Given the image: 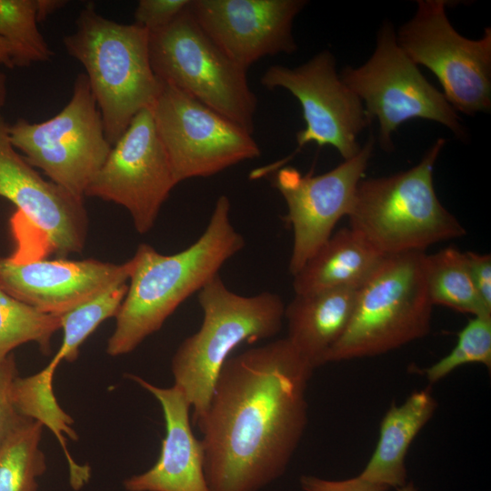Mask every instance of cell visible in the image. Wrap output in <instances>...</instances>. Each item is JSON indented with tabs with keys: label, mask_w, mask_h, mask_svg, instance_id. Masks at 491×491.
I'll use <instances>...</instances> for the list:
<instances>
[{
	"label": "cell",
	"mask_w": 491,
	"mask_h": 491,
	"mask_svg": "<svg viewBox=\"0 0 491 491\" xmlns=\"http://www.w3.org/2000/svg\"><path fill=\"white\" fill-rule=\"evenodd\" d=\"M200 328L175 350L171 371L193 407L195 423L205 413L216 378L232 352L243 343L272 338L281 330L285 304L272 292L238 295L216 276L198 292Z\"/></svg>",
	"instance_id": "5b68a950"
},
{
	"label": "cell",
	"mask_w": 491,
	"mask_h": 491,
	"mask_svg": "<svg viewBox=\"0 0 491 491\" xmlns=\"http://www.w3.org/2000/svg\"><path fill=\"white\" fill-rule=\"evenodd\" d=\"M148 33L151 67L161 82L254 133L257 100L247 70L209 38L187 8L168 25Z\"/></svg>",
	"instance_id": "52a82bcc"
},
{
	"label": "cell",
	"mask_w": 491,
	"mask_h": 491,
	"mask_svg": "<svg viewBox=\"0 0 491 491\" xmlns=\"http://www.w3.org/2000/svg\"><path fill=\"white\" fill-rule=\"evenodd\" d=\"M229 214L230 201L222 195L204 233L187 248L163 255L146 244L137 247L127 292L107 340V355L118 356L135 350L243 249L245 239L232 225Z\"/></svg>",
	"instance_id": "7a4b0ae2"
},
{
	"label": "cell",
	"mask_w": 491,
	"mask_h": 491,
	"mask_svg": "<svg viewBox=\"0 0 491 491\" xmlns=\"http://www.w3.org/2000/svg\"><path fill=\"white\" fill-rule=\"evenodd\" d=\"M304 0H190L188 11L209 38L247 70L259 59L297 49L293 22Z\"/></svg>",
	"instance_id": "2e32d148"
},
{
	"label": "cell",
	"mask_w": 491,
	"mask_h": 491,
	"mask_svg": "<svg viewBox=\"0 0 491 491\" xmlns=\"http://www.w3.org/2000/svg\"><path fill=\"white\" fill-rule=\"evenodd\" d=\"M374 145L371 135L356 155L319 175H302L290 166L276 173L274 185L286 203L285 220L294 233L288 266L293 276L333 235L336 223L349 215Z\"/></svg>",
	"instance_id": "9a60e30c"
},
{
	"label": "cell",
	"mask_w": 491,
	"mask_h": 491,
	"mask_svg": "<svg viewBox=\"0 0 491 491\" xmlns=\"http://www.w3.org/2000/svg\"><path fill=\"white\" fill-rule=\"evenodd\" d=\"M60 328V316L40 312L0 287V362L29 342L48 354L52 336Z\"/></svg>",
	"instance_id": "d4e9b609"
},
{
	"label": "cell",
	"mask_w": 491,
	"mask_h": 491,
	"mask_svg": "<svg viewBox=\"0 0 491 491\" xmlns=\"http://www.w3.org/2000/svg\"><path fill=\"white\" fill-rule=\"evenodd\" d=\"M127 377L148 391L159 402L165 424L157 461L148 470L124 480L126 491H210L205 474L201 440L192 430L191 405L176 386H156L144 378Z\"/></svg>",
	"instance_id": "ac0fdd59"
},
{
	"label": "cell",
	"mask_w": 491,
	"mask_h": 491,
	"mask_svg": "<svg viewBox=\"0 0 491 491\" xmlns=\"http://www.w3.org/2000/svg\"><path fill=\"white\" fill-rule=\"evenodd\" d=\"M425 252L386 256L357 289L347 328L326 357L330 362L380 356L430 333Z\"/></svg>",
	"instance_id": "8992f818"
},
{
	"label": "cell",
	"mask_w": 491,
	"mask_h": 491,
	"mask_svg": "<svg viewBox=\"0 0 491 491\" xmlns=\"http://www.w3.org/2000/svg\"><path fill=\"white\" fill-rule=\"evenodd\" d=\"M44 426L29 420L0 451V491H37V478L46 470L40 447Z\"/></svg>",
	"instance_id": "cb8c5ba5"
},
{
	"label": "cell",
	"mask_w": 491,
	"mask_h": 491,
	"mask_svg": "<svg viewBox=\"0 0 491 491\" xmlns=\"http://www.w3.org/2000/svg\"><path fill=\"white\" fill-rule=\"evenodd\" d=\"M8 132L33 167L82 198L112 148L85 74L76 76L72 96L58 114L40 123L19 118Z\"/></svg>",
	"instance_id": "30bf717a"
},
{
	"label": "cell",
	"mask_w": 491,
	"mask_h": 491,
	"mask_svg": "<svg viewBox=\"0 0 491 491\" xmlns=\"http://www.w3.org/2000/svg\"><path fill=\"white\" fill-rule=\"evenodd\" d=\"M127 286L126 282L115 284L60 316L63 340L49 366L56 369L61 361L77 358L81 345L96 327L105 319L115 317Z\"/></svg>",
	"instance_id": "603a6c76"
},
{
	"label": "cell",
	"mask_w": 491,
	"mask_h": 491,
	"mask_svg": "<svg viewBox=\"0 0 491 491\" xmlns=\"http://www.w3.org/2000/svg\"><path fill=\"white\" fill-rule=\"evenodd\" d=\"M396 491H417L413 482H407L405 486L396 489Z\"/></svg>",
	"instance_id": "e575fe53"
},
{
	"label": "cell",
	"mask_w": 491,
	"mask_h": 491,
	"mask_svg": "<svg viewBox=\"0 0 491 491\" xmlns=\"http://www.w3.org/2000/svg\"><path fill=\"white\" fill-rule=\"evenodd\" d=\"M8 127L0 115V196L16 207L11 220L16 249L10 257L27 261L80 253L87 233L83 198L44 179L13 146Z\"/></svg>",
	"instance_id": "ba28073f"
},
{
	"label": "cell",
	"mask_w": 491,
	"mask_h": 491,
	"mask_svg": "<svg viewBox=\"0 0 491 491\" xmlns=\"http://www.w3.org/2000/svg\"><path fill=\"white\" fill-rule=\"evenodd\" d=\"M446 1L419 0L415 15L398 30L396 41L417 65L438 79L456 111L469 115L491 108V28L482 38L459 35L446 13Z\"/></svg>",
	"instance_id": "8fae6325"
},
{
	"label": "cell",
	"mask_w": 491,
	"mask_h": 491,
	"mask_svg": "<svg viewBox=\"0 0 491 491\" xmlns=\"http://www.w3.org/2000/svg\"><path fill=\"white\" fill-rule=\"evenodd\" d=\"M190 0H140L135 10V23L148 32L172 23L188 6Z\"/></svg>",
	"instance_id": "f1b7e54d"
},
{
	"label": "cell",
	"mask_w": 491,
	"mask_h": 491,
	"mask_svg": "<svg viewBox=\"0 0 491 491\" xmlns=\"http://www.w3.org/2000/svg\"><path fill=\"white\" fill-rule=\"evenodd\" d=\"M133 258L113 264L96 259L0 257V287L40 312L62 316L109 286L129 280Z\"/></svg>",
	"instance_id": "e0dca14e"
},
{
	"label": "cell",
	"mask_w": 491,
	"mask_h": 491,
	"mask_svg": "<svg viewBox=\"0 0 491 491\" xmlns=\"http://www.w3.org/2000/svg\"><path fill=\"white\" fill-rule=\"evenodd\" d=\"M445 143L438 138L408 170L359 182L347 215L349 227L380 255L425 252L436 243L466 235L433 185L435 163Z\"/></svg>",
	"instance_id": "277c9868"
},
{
	"label": "cell",
	"mask_w": 491,
	"mask_h": 491,
	"mask_svg": "<svg viewBox=\"0 0 491 491\" xmlns=\"http://www.w3.org/2000/svg\"><path fill=\"white\" fill-rule=\"evenodd\" d=\"M425 278L433 306L438 305L473 316H491L471 280L465 253L453 246L426 253Z\"/></svg>",
	"instance_id": "7402d4cb"
},
{
	"label": "cell",
	"mask_w": 491,
	"mask_h": 491,
	"mask_svg": "<svg viewBox=\"0 0 491 491\" xmlns=\"http://www.w3.org/2000/svg\"><path fill=\"white\" fill-rule=\"evenodd\" d=\"M340 77L364 103L370 122L379 123V143L392 150L391 135L405 122L426 119L439 123L464 137L460 117L442 92L421 74L398 45L388 21L381 25L373 55L361 66L345 67Z\"/></svg>",
	"instance_id": "9c48e42d"
},
{
	"label": "cell",
	"mask_w": 491,
	"mask_h": 491,
	"mask_svg": "<svg viewBox=\"0 0 491 491\" xmlns=\"http://www.w3.org/2000/svg\"><path fill=\"white\" fill-rule=\"evenodd\" d=\"M304 491H388L384 486L368 482L358 476L342 479L330 480L313 475H303L299 479Z\"/></svg>",
	"instance_id": "f546056e"
},
{
	"label": "cell",
	"mask_w": 491,
	"mask_h": 491,
	"mask_svg": "<svg viewBox=\"0 0 491 491\" xmlns=\"http://www.w3.org/2000/svg\"><path fill=\"white\" fill-rule=\"evenodd\" d=\"M18 376L16 364L11 354L0 362V451L10 437L29 418L22 416L13 399V385Z\"/></svg>",
	"instance_id": "83f0119b"
},
{
	"label": "cell",
	"mask_w": 491,
	"mask_h": 491,
	"mask_svg": "<svg viewBox=\"0 0 491 491\" xmlns=\"http://www.w3.org/2000/svg\"><path fill=\"white\" fill-rule=\"evenodd\" d=\"M467 364H482L491 367V316H473L458 332L453 349L425 370L433 385L456 368Z\"/></svg>",
	"instance_id": "4316f807"
},
{
	"label": "cell",
	"mask_w": 491,
	"mask_h": 491,
	"mask_svg": "<svg viewBox=\"0 0 491 491\" xmlns=\"http://www.w3.org/2000/svg\"><path fill=\"white\" fill-rule=\"evenodd\" d=\"M64 0H36L37 22L45 20L48 15L65 5Z\"/></svg>",
	"instance_id": "1f68e13d"
},
{
	"label": "cell",
	"mask_w": 491,
	"mask_h": 491,
	"mask_svg": "<svg viewBox=\"0 0 491 491\" xmlns=\"http://www.w3.org/2000/svg\"><path fill=\"white\" fill-rule=\"evenodd\" d=\"M7 96V88H6V76L0 70V108L3 107L5 104Z\"/></svg>",
	"instance_id": "836d02e7"
},
{
	"label": "cell",
	"mask_w": 491,
	"mask_h": 491,
	"mask_svg": "<svg viewBox=\"0 0 491 491\" xmlns=\"http://www.w3.org/2000/svg\"><path fill=\"white\" fill-rule=\"evenodd\" d=\"M150 108L177 184L261 155L253 134L170 85L162 82Z\"/></svg>",
	"instance_id": "7c38bea8"
},
{
	"label": "cell",
	"mask_w": 491,
	"mask_h": 491,
	"mask_svg": "<svg viewBox=\"0 0 491 491\" xmlns=\"http://www.w3.org/2000/svg\"><path fill=\"white\" fill-rule=\"evenodd\" d=\"M148 40L147 29L105 18L93 3L80 11L75 30L63 39L69 55L85 69L112 145L160 92L162 82L151 67Z\"/></svg>",
	"instance_id": "3957f363"
},
{
	"label": "cell",
	"mask_w": 491,
	"mask_h": 491,
	"mask_svg": "<svg viewBox=\"0 0 491 491\" xmlns=\"http://www.w3.org/2000/svg\"><path fill=\"white\" fill-rule=\"evenodd\" d=\"M314 371L286 337L225 362L195 423L210 491H259L284 475L307 425Z\"/></svg>",
	"instance_id": "6da1fadb"
},
{
	"label": "cell",
	"mask_w": 491,
	"mask_h": 491,
	"mask_svg": "<svg viewBox=\"0 0 491 491\" xmlns=\"http://www.w3.org/2000/svg\"><path fill=\"white\" fill-rule=\"evenodd\" d=\"M176 185L151 108H145L112 145L85 195L122 205L129 212L135 230L145 234Z\"/></svg>",
	"instance_id": "4fadbf2b"
},
{
	"label": "cell",
	"mask_w": 491,
	"mask_h": 491,
	"mask_svg": "<svg viewBox=\"0 0 491 491\" xmlns=\"http://www.w3.org/2000/svg\"><path fill=\"white\" fill-rule=\"evenodd\" d=\"M436 408L429 386L414 391L400 406L392 402L380 422L376 448L358 476L389 489L405 486L408 449Z\"/></svg>",
	"instance_id": "ffe728a7"
},
{
	"label": "cell",
	"mask_w": 491,
	"mask_h": 491,
	"mask_svg": "<svg viewBox=\"0 0 491 491\" xmlns=\"http://www.w3.org/2000/svg\"><path fill=\"white\" fill-rule=\"evenodd\" d=\"M0 65L14 68L9 45L2 37H0Z\"/></svg>",
	"instance_id": "d6a6232c"
},
{
	"label": "cell",
	"mask_w": 491,
	"mask_h": 491,
	"mask_svg": "<svg viewBox=\"0 0 491 491\" xmlns=\"http://www.w3.org/2000/svg\"><path fill=\"white\" fill-rule=\"evenodd\" d=\"M37 23L36 0H0V37L9 45L14 67L47 62L53 56Z\"/></svg>",
	"instance_id": "484cf974"
},
{
	"label": "cell",
	"mask_w": 491,
	"mask_h": 491,
	"mask_svg": "<svg viewBox=\"0 0 491 491\" xmlns=\"http://www.w3.org/2000/svg\"><path fill=\"white\" fill-rule=\"evenodd\" d=\"M356 288L340 287L295 295L285 306L287 340L315 369L326 357L350 322Z\"/></svg>",
	"instance_id": "d6986e66"
},
{
	"label": "cell",
	"mask_w": 491,
	"mask_h": 491,
	"mask_svg": "<svg viewBox=\"0 0 491 491\" xmlns=\"http://www.w3.org/2000/svg\"><path fill=\"white\" fill-rule=\"evenodd\" d=\"M464 253L474 286L486 306L491 309L490 254H478L472 251Z\"/></svg>",
	"instance_id": "4dcf8cb0"
},
{
	"label": "cell",
	"mask_w": 491,
	"mask_h": 491,
	"mask_svg": "<svg viewBox=\"0 0 491 491\" xmlns=\"http://www.w3.org/2000/svg\"><path fill=\"white\" fill-rule=\"evenodd\" d=\"M260 82L268 89L287 90L300 103L306 126L296 134V151L309 143L331 145L344 160L360 151L358 135L371 122L362 101L337 74L328 50L296 67L272 65Z\"/></svg>",
	"instance_id": "5bb4252c"
},
{
	"label": "cell",
	"mask_w": 491,
	"mask_h": 491,
	"mask_svg": "<svg viewBox=\"0 0 491 491\" xmlns=\"http://www.w3.org/2000/svg\"><path fill=\"white\" fill-rule=\"evenodd\" d=\"M384 256L349 226L332 235L294 276L296 295L326 289H358L380 266Z\"/></svg>",
	"instance_id": "44dd1931"
}]
</instances>
